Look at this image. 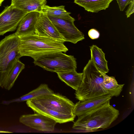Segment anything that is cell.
<instances>
[{
    "instance_id": "6da1fadb",
    "label": "cell",
    "mask_w": 134,
    "mask_h": 134,
    "mask_svg": "<svg viewBox=\"0 0 134 134\" xmlns=\"http://www.w3.org/2000/svg\"><path fill=\"white\" fill-rule=\"evenodd\" d=\"M26 104L36 113L41 114L60 124L73 121L75 104L59 93H53L27 100Z\"/></svg>"
},
{
    "instance_id": "7a4b0ae2",
    "label": "cell",
    "mask_w": 134,
    "mask_h": 134,
    "mask_svg": "<svg viewBox=\"0 0 134 134\" xmlns=\"http://www.w3.org/2000/svg\"><path fill=\"white\" fill-rule=\"evenodd\" d=\"M21 57L29 56L34 60L43 55L59 52H66L68 49L64 42L35 33L18 36Z\"/></svg>"
},
{
    "instance_id": "3957f363",
    "label": "cell",
    "mask_w": 134,
    "mask_h": 134,
    "mask_svg": "<svg viewBox=\"0 0 134 134\" xmlns=\"http://www.w3.org/2000/svg\"><path fill=\"white\" fill-rule=\"evenodd\" d=\"M110 101L85 114L78 116L72 128L89 132L109 127L119 115V112L110 104Z\"/></svg>"
},
{
    "instance_id": "277c9868",
    "label": "cell",
    "mask_w": 134,
    "mask_h": 134,
    "mask_svg": "<svg viewBox=\"0 0 134 134\" xmlns=\"http://www.w3.org/2000/svg\"><path fill=\"white\" fill-rule=\"evenodd\" d=\"M81 83L76 91V98L82 101L108 94L103 83V78L93 61L90 60L84 68Z\"/></svg>"
},
{
    "instance_id": "5b68a950",
    "label": "cell",
    "mask_w": 134,
    "mask_h": 134,
    "mask_svg": "<svg viewBox=\"0 0 134 134\" xmlns=\"http://www.w3.org/2000/svg\"><path fill=\"white\" fill-rule=\"evenodd\" d=\"M21 57L18 36L15 33L0 41V86L2 88L12 68Z\"/></svg>"
},
{
    "instance_id": "8992f818",
    "label": "cell",
    "mask_w": 134,
    "mask_h": 134,
    "mask_svg": "<svg viewBox=\"0 0 134 134\" xmlns=\"http://www.w3.org/2000/svg\"><path fill=\"white\" fill-rule=\"evenodd\" d=\"M34 63L45 70L53 72L76 70V59L73 56L69 55L59 52L40 56L34 60Z\"/></svg>"
},
{
    "instance_id": "52a82bcc",
    "label": "cell",
    "mask_w": 134,
    "mask_h": 134,
    "mask_svg": "<svg viewBox=\"0 0 134 134\" xmlns=\"http://www.w3.org/2000/svg\"><path fill=\"white\" fill-rule=\"evenodd\" d=\"M47 16L65 42L76 44L84 39V34L74 24L75 19L70 15L65 18Z\"/></svg>"
},
{
    "instance_id": "ba28073f",
    "label": "cell",
    "mask_w": 134,
    "mask_h": 134,
    "mask_svg": "<svg viewBox=\"0 0 134 134\" xmlns=\"http://www.w3.org/2000/svg\"><path fill=\"white\" fill-rule=\"evenodd\" d=\"M28 13L11 5L0 13V36L16 30L22 18Z\"/></svg>"
},
{
    "instance_id": "9c48e42d",
    "label": "cell",
    "mask_w": 134,
    "mask_h": 134,
    "mask_svg": "<svg viewBox=\"0 0 134 134\" xmlns=\"http://www.w3.org/2000/svg\"><path fill=\"white\" fill-rule=\"evenodd\" d=\"M19 121L20 122L27 126L43 132L53 131L57 123L54 119L37 113L22 115L20 116Z\"/></svg>"
},
{
    "instance_id": "30bf717a",
    "label": "cell",
    "mask_w": 134,
    "mask_h": 134,
    "mask_svg": "<svg viewBox=\"0 0 134 134\" xmlns=\"http://www.w3.org/2000/svg\"><path fill=\"white\" fill-rule=\"evenodd\" d=\"M35 33L64 42H65L49 19L45 12L40 13L36 25Z\"/></svg>"
},
{
    "instance_id": "8fae6325",
    "label": "cell",
    "mask_w": 134,
    "mask_h": 134,
    "mask_svg": "<svg viewBox=\"0 0 134 134\" xmlns=\"http://www.w3.org/2000/svg\"><path fill=\"white\" fill-rule=\"evenodd\" d=\"M111 98L108 94L83 101H79L75 104L73 113L78 116L83 115L110 100Z\"/></svg>"
},
{
    "instance_id": "7c38bea8",
    "label": "cell",
    "mask_w": 134,
    "mask_h": 134,
    "mask_svg": "<svg viewBox=\"0 0 134 134\" xmlns=\"http://www.w3.org/2000/svg\"><path fill=\"white\" fill-rule=\"evenodd\" d=\"M40 13L34 11L28 13L22 18L15 32L20 36L35 33V26Z\"/></svg>"
},
{
    "instance_id": "4fadbf2b",
    "label": "cell",
    "mask_w": 134,
    "mask_h": 134,
    "mask_svg": "<svg viewBox=\"0 0 134 134\" xmlns=\"http://www.w3.org/2000/svg\"><path fill=\"white\" fill-rule=\"evenodd\" d=\"M47 3V0H12L11 5L27 13H40Z\"/></svg>"
},
{
    "instance_id": "5bb4252c",
    "label": "cell",
    "mask_w": 134,
    "mask_h": 134,
    "mask_svg": "<svg viewBox=\"0 0 134 134\" xmlns=\"http://www.w3.org/2000/svg\"><path fill=\"white\" fill-rule=\"evenodd\" d=\"M59 78L68 86L76 91L82 82L83 73L76 70L62 71L56 72Z\"/></svg>"
},
{
    "instance_id": "9a60e30c",
    "label": "cell",
    "mask_w": 134,
    "mask_h": 134,
    "mask_svg": "<svg viewBox=\"0 0 134 134\" xmlns=\"http://www.w3.org/2000/svg\"><path fill=\"white\" fill-rule=\"evenodd\" d=\"M54 92L47 85L42 84L37 88L21 97L10 100L3 101L2 103L8 105L14 102H19L31 100L45 95L52 94Z\"/></svg>"
},
{
    "instance_id": "2e32d148",
    "label": "cell",
    "mask_w": 134,
    "mask_h": 134,
    "mask_svg": "<svg viewBox=\"0 0 134 134\" xmlns=\"http://www.w3.org/2000/svg\"><path fill=\"white\" fill-rule=\"evenodd\" d=\"M113 0H74V2L83 7L85 10L92 13H98L105 10Z\"/></svg>"
},
{
    "instance_id": "e0dca14e",
    "label": "cell",
    "mask_w": 134,
    "mask_h": 134,
    "mask_svg": "<svg viewBox=\"0 0 134 134\" xmlns=\"http://www.w3.org/2000/svg\"><path fill=\"white\" fill-rule=\"evenodd\" d=\"M91 59L93 61L98 69L100 72L106 74L109 72L107 61L105 58V54L101 49L96 45L90 47Z\"/></svg>"
},
{
    "instance_id": "ac0fdd59",
    "label": "cell",
    "mask_w": 134,
    "mask_h": 134,
    "mask_svg": "<svg viewBox=\"0 0 134 134\" xmlns=\"http://www.w3.org/2000/svg\"><path fill=\"white\" fill-rule=\"evenodd\" d=\"M100 72L103 77V84L108 94L111 97L119 96L122 90L124 84H118L114 77L109 76L106 74Z\"/></svg>"
},
{
    "instance_id": "d6986e66",
    "label": "cell",
    "mask_w": 134,
    "mask_h": 134,
    "mask_svg": "<svg viewBox=\"0 0 134 134\" xmlns=\"http://www.w3.org/2000/svg\"><path fill=\"white\" fill-rule=\"evenodd\" d=\"M24 68L25 65L18 60L12 68L3 88L8 90H10L13 87L19 74Z\"/></svg>"
},
{
    "instance_id": "ffe728a7",
    "label": "cell",
    "mask_w": 134,
    "mask_h": 134,
    "mask_svg": "<svg viewBox=\"0 0 134 134\" xmlns=\"http://www.w3.org/2000/svg\"><path fill=\"white\" fill-rule=\"evenodd\" d=\"M42 10L46 12L47 15L60 18L68 17L71 14L65 10L64 5L51 7L46 5L43 7Z\"/></svg>"
},
{
    "instance_id": "44dd1931",
    "label": "cell",
    "mask_w": 134,
    "mask_h": 134,
    "mask_svg": "<svg viewBox=\"0 0 134 134\" xmlns=\"http://www.w3.org/2000/svg\"><path fill=\"white\" fill-rule=\"evenodd\" d=\"M120 11H123L132 0H116Z\"/></svg>"
},
{
    "instance_id": "7402d4cb",
    "label": "cell",
    "mask_w": 134,
    "mask_h": 134,
    "mask_svg": "<svg viewBox=\"0 0 134 134\" xmlns=\"http://www.w3.org/2000/svg\"><path fill=\"white\" fill-rule=\"evenodd\" d=\"M88 34L89 37L92 39H97L99 37L100 35L99 32L94 29L90 30L88 32Z\"/></svg>"
},
{
    "instance_id": "603a6c76",
    "label": "cell",
    "mask_w": 134,
    "mask_h": 134,
    "mask_svg": "<svg viewBox=\"0 0 134 134\" xmlns=\"http://www.w3.org/2000/svg\"><path fill=\"white\" fill-rule=\"evenodd\" d=\"M129 4L127 10L125 12L127 18L130 17L134 12V0H132Z\"/></svg>"
},
{
    "instance_id": "cb8c5ba5",
    "label": "cell",
    "mask_w": 134,
    "mask_h": 134,
    "mask_svg": "<svg viewBox=\"0 0 134 134\" xmlns=\"http://www.w3.org/2000/svg\"><path fill=\"white\" fill-rule=\"evenodd\" d=\"M0 133H12V132L7 131H0Z\"/></svg>"
},
{
    "instance_id": "d4e9b609",
    "label": "cell",
    "mask_w": 134,
    "mask_h": 134,
    "mask_svg": "<svg viewBox=\"0 0 134 134\" xmlns=\"http://www.w3.org/2000/svg\"><path fill=\"white\" fill-rule=\"evenodd\" d=\"M4 0H0V6H1L2 5V2Z\"/></svg>"
}]
</instances>
